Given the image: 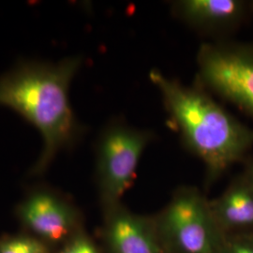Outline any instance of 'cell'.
I'll return each instance as SVG.
<instances>
[{
  "label": "cell",
  "mask_w": 253,
  "mask_h": 253,
  "mask_svg": "<svg viewBox=\"0 0 253 253\" xmlns=\"http://www.w3.org/2000/svg\"><path fill=\"white\" fill-rule=\"evenodd\" d=\"M149 79L181 140L205 163L210 177L243 161L253 147V128L246 126L199 85H187L159 70Z\"/></svg>",
  "instance_id": "7a4b0ae2"
},
{
  "label": "cell",
  "mask_w": 253,
  "mask_h": 253,
  "mask_svg": "<svg viewBox=\"0 0 253 253\" xmlns=\"http://www.w3.org/2000/svg\"><path fill=\"white\" fill-rule=\"evenodd\" d=\"M210 208L214 218L228 227L253 225V187L247 176L235 181Z\"/></svg>",
  "instance_id": "9c48e42d"
},
{
  "label": "cell",
  "mask_w": 253,
  "mask_h": 253,
  "mask_svg": "<svg viewBox=\"0 0 253 253\" xmlns=\"http://www.w3.org/2000/svg\"><path fill=\"white\" fill-rule=\"evenodd\" d=\"M23 221L50 241H60L69 234L74 221L73 208L48 190L31 193L19 208Z\"/></svg>",
  "instance_id": "52a82bcc"
},
{
  "label": "cell",
  "mask_w": 253,
  "mask_h": 253,
  "mask_svg": "<svg viewBox=\"0 0 253 253\" xmlns=\"http://www.w3.org/2000/svg\"><path fill=\"white\" fill-rule=\"evenodd\" d=\"M0 253H46L39 241L28 237H16L0 244Z\"/></svg>",
  "instance_id": "30bf717a"
},
{
  "label": "cell",
  "mask_w": 253,
  "mask_h": 253,
  "mask_svg": "<svg viewBox=\"0 0 253 253\" xmlns=\"http://www.w3.org/2000/svg\"><path fill=\"white\" fill-rule=\"evenodd\" d=\"M108 241L114 253H162L145 221L117 206L112 207Z\"/></svg>",
  "instance_id": "ba28073f"
},
{
  "label": "cell",
  "mask_w": 253,
  "mask_h": 253,
  "mask_svg": "<svg viewBox=\"0 0 253 253\" xmlns=\"http://www.w3.org/2000/svg\"><path fill=\"white\" fill-rule=\"evenodd\" d=\"M197 85L253 119V42H205L197 54Z\"/></svg>",
  "instance_id": "3957f363"
},
{
  "label": "cell",
  "mask_w": 253,
  "mask_h": 253,
  "mask_svg": "<svg viewBox=\"0 0 253 253\" xmlns=\"http://www.w3.org/2000/svg\"><path fill=\"white\" fill-rule=\"evenodd\" d=\"M82 65L81 56L55 63L27 60L0 76V106L18 113L42 137V150L31 169L35 174L44 172L57 154L81 139L83 126L69 92Z\"/></svg>",
  "instance_id": "6da1fadb"
},
{
  "label": "cell",
  "mask_w": 253,
  "mask_h": 253,
  "mask_svg": "<svg viewBox=\"0 0 253 253\" xmlns=\"http://www.w3.org/2000/svg\"><path fill=\"white\" fill-rule=\"evenodd\" d=\"M248 179L252 183L253 187V159L249 161L248 163V167H247V175Z\"/></svg>",
  "instance_id": "4fadbf2b"
},
{
  "label": "cell",
  "mask_w": 253,
  "mask_h": 253,
  "mask_svg": "<svg viewBox=\"0 0 253 253\" xmlns=\"http://www.w3.org/2000/svg\"><path fill=\"white\" fill-rule=\"evenodd\" d=\"M62 253H99L87 238L79 236L64 250Z\"/></svg>",
  "instance_id": "8fae6325"
},
{
  "label": "cell",
  "mask_w": 253,
  "mask_h": 253,
  "mask_svg": "<svg viewBox=\"0 0 253 253\" xmlns=\"http://www.w3.org/2000/svg\"><path fill=\"white\" fill-rule=\"evenodd\" d=\"M214 219L210 204L191 189L179 190L163 215L164 226L185 253H217Z\"/></svg>",
  "instance_id": "5b68a950"
},
{
  "label": "cell",
  "mask_w": 253,
  "mask_h": 253,
  "mask_svg": "<svg viewBox=\"0 0 253 253\" xmlns=\"http://www.w3.org/2000/svg\"><path fill=\"white\" fill-rule=\"evenodd\" d=\"M154 139L150 130L121 120L104 127L97 144V164L100 193L109 208L119 200L135 179L136 171L145 148Z\"/></svg>",
  "instance_id": "277c9868"
},
{
  "label": "cell",
  "mask_w": 253,
  "mask_h": 253,
  "mask_svg": "<svg viewBox=\"0 0 253 253\" xmlns=\"http://www.w3.org/2000/svg\"><path fill=\"white\" fill-rule=\"evenodd\" d=\"M173 15L203 34L224 37L240 27L251 11L252 1L177 0L171 3Z\"/></svg>",
  "instance_id": "8992f818"
},
{
  "label": "cell",
  "mask_w": 253,
  "mask_h": 253,
  "mask_svg": "<svg viewBox=\"0 0 253 253\" xmlns=\"http://www.w3.org/2000/svg\"><path fill=\"white\" fill-rule=\"evenodd\" d=\"M228 253H253V243L238 241L230 245Z\"/></svg>",
  "instance_id": "7c38bea8"
},
{
  "label": "cell",
  "mask_w": 253,
  "mask_h": 253,
  "mask_svg": "<svg viewBox=\"0 0 253 253\" xmlns=\"http://www.w3.org/2000/svg\"><path fill=\"white\" fill-rule=\"evenodd\" d=\"M252 6H253V1H252Z\"/></svg>",
  "instance_id": "5bb4252c"
}]
</instances>
